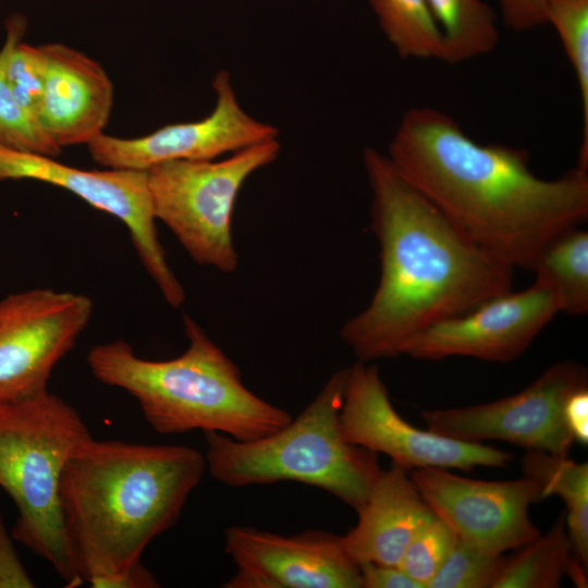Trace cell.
Returning a JSON list of instances; mask_svg holds the SVG:
<instances>
[{"label":"cell","mask_w":588,"mask_h":588,"mask_svg":"<svg viewBox=\"0 0 588 588\" xmlns=\"http://www.w3.org/2000/svg\"><path fill=\"white\" fill-rule=\"evenodd\" d=\"M565 425L574 440L583 445L588 443V385L572 392L563 406Z\"/></svg>","instance_id":"4dcf8cb0"},{"label":"cell","mask_w":588,"mask_h":588,"mask_svg":"<svg viewBox=\"0 0 588 588\" xmlns=\"http://www.w3.org/2000/svg\"><path fill=\"white\" fill-rule=\"evenodd\" d=\"M523 475L541 487L542 499L558 495L565 504L566 525L574 554L588 566V464L544 451L527 450Z\"/></svg>","instance_id":"d6986e66"},{"label":"cell","mask_w":588,"mask_h":588,"mask_svg":"<svg viewBox=\"0 0 588 588\" xmlns=\"http://www.w3.org/2000/svg\"><path fill=\"white\" fill-rule=\"evenodd\" d=\"M503 23L515 32L546 25L547 0H498Z\"/></svg>","instance_id":"83f0119b"},{"label":"cell","mask_w":588,"mask_h":588,"mask_svg":"<svg viewBox=\"0 0 588 588\" xmlns=\"http://www.w3.org/2000/svg\"><path fill=\"white\" fill-rule=\"evenodd\" d=\"M212 88L216 105L204 119L164 125L136 138L102 133L87 144L90 157L103 168L145 171L170 160H213L278 137L277 127L241 107L226 71L216 74Z\"/></svg>","instance_id":"4fadbf2b"},{"label":"cell","mask_w":588,"mask_h":588,"mask_svg":"<svg viewBox=\"0 0 588 588\" xmlns=\"http://www.w3.org/2000/svg\"><path fill=\"white\" fill-rule=\"evenodd\" d=\"M93 588H156L160 587L155 578L143 564L142 561L133 564L125 571L113 576L99 579L89 585Z\"/></svg>","instance_id":"1f68e13d"},{"label":"cell","mask_w":588,"mask_h":588,"mask_svg":"<svg viewBox=\"0 0 588 588\" xmlns=\"http://www.w3.org/2000/svg\"><path fill=\"white\" fill-rule=\"evenodd\" d=\"M346 370L333 372L313 401L277 431L238 441L205 431L206 469L229 487L296 481L358 510L382 469L378 454L347 442L340 428Z\"/></svg>","instance_id":"5b68a950"},{"label":"cell","mask_w":588,"mask_h":588,"mask_svg":"<svg viewBox=\"0 0 588 588\" xmlns=\"http://www.w3.org/2000/svg\"><path fill=\"white\" fill-rule=\"evenodd\" d=\"M5 29L4 74L9 88L17 105L38 121L45 79L41 47L22 40L26 20L21 14L11 15L7 20Z\"/></svg>","instance_id":"cb8c5ba5"},{"label":"cell","mask_w":588,"mask_h":588,"mask_svg":"<svg viewBox=\"0 0 588 588\" xmlns=\"http://www.w3.org/2000/svg\"><path fill=\"white\" fill-rule=\"evenodd\" d=\"M34 581L24 568L0 513V588H32Z\"/></svg>","instance_id":"f1b7e54d"},{"label":"cell","mask_w":588,"mask_h":588,"mask_svg":"<svg viewBox=\"0 0 588 588\" xmlns=\"http://www.w3.org/2000/svg\"><path fill=\"white\" fill-rule=\"evenodd\" d=\"M184 331L187 347L174 358H142L118 339L93 346L87 365L97 380L131 394L160 434L199 429L249 441L292 420L244 384L237 366L189 316H184Z\"/></svg>","instance_id":"277c9868"},{"label":"cell","mask_w":588,"mask_h":588,"mask_svg":"<svg viewBox=\"0 0 588 588\" xmlns=\"http://www.w3.org/2000/svg\"><path fill=\"white\" fill-rule=\"evenodd\" d=\"M556 314L553 297L534 283L425 329L403 345L401 355L424 360L460 356L506 363L522 355Z\"/></svg>","instance_id":"9a60e30c"},{"label":"cell","mask_w":588,"mask_h":588,"mask_svg":"<svg viewBox=\"0 0 588 588\" xmlns=\"http://www.w3.org/2000/svg\"><path fill=\"white\" fill-rule=\"evenodd\" d=\"M396 170L477 245L531 270L554 237L588 218V172L537 176L529 154L473 139L444 111L415 107L389 144Z\"/></svg>","instance_id":"6da1fadb"},{"label":"cell","mask_w":588,"mask_h":588,"mask_svg":"<svg viewBox=\"0 0 588 588\" xmlns=\"http://www.w3.org/2000/svg\"><path fill=\"white\" fill-rule=\"evenodd\" d=\"M224 548L236 565L226 588H362L359 565L330 531L282 536L233 526Z\"/></svg>","instance_id":"5bb4252c"},{"label":"cell","mask_w":588,"mask_h":588,"mask_svg":"<svg viewBox=\"0 0 588 588\" xmlns=\"http://www.w3.org/2000/svg\"><path fill=\"white\" fill-rule=\"evenodd\" d=\"M546 24L555 29L576 77L581 109L576 167L588 171V0H547Z\"/></svg>","instance_id":"603a6c76"},{"label":"cell","mask_w":588,"mask_h":588,"mask_svg":"<svg viewBox=\"0 0 588 588\" xmlns=\"http://www.w3.org/2000/svg\"><path fill=\"white\" fill-rule=\"evenodd\" d=\"M585 385L586 367L562 360L516 394L477 405L425 409L421 417L428 430L451 439L477 443L501 440L567 456L574 440L563 406L572 392Z\"/></svg>","instance_id":"9c48e42d"},{"label":"cell","mask_w":588,"mask_h":588,"mask_svg":"<svg viewBox=\"0 0 588 588\" xmlns=\"http://www.w3.org/2000/svg\"><path fill=\"white\" fill-rule=\"evenodd\" d=\"M503 553L474 546L456 536L427 588H492Z\"/></svg>","instance_id":"d4e9b609"},{"label":"cell","mask_w":588,"mask_h":588,"mask_svg":"<svg viewBox=\"0 0 588 588\" xmlns=\"http://www.w3.org/2000/svg\"><path fill=\"white\" fill-rule=\"evenodd\" d=\"M362 588H424L400 566L359 564Z\"/></svg>","instance_id":"f546056e"},{"label":"cell","mask_w":588,"mask_h":588,"mask_svg":"<svg viewBox=\"0 0 588 588\" xmlns=\"http://www.w3.org/2000/svg\"><path fill=\"white\" fill-rule=\"evenodd\" d=\"M93 301L79 293L32 289L0 299V403L48 391L57 364L90 321Z\"/></svg>","instance_id":"8fae6325"},{"label":"cell","mask_w":588,"mask_h":588,"mask_svg":"<svg viewBox=\"0 0 588 588\" xmlns=\"http://www.w3.org/2000/svg\"><path fill=\"white\" fill-rule=\"evenodd\" d=\"M455 540L453 529L431 510L414 532L399 566L427 588Z\"/></svg>","instance_id":"4316f807"},{"label":"cell","mask_w":588,"mask_h":588,"mask_svg":"<svg viewBox=\"0 0 588 588\" xmlns=\"http://www.w3.org/2000/svg\"><path fill=\"white\" fill-rule=\"evenodd\" d=\"M363 163L380 277L369 304L343 323L340 336L357 360L372 363L401 356L417 333L512 291L515 269L466 236L387 154L366 147Z\"/></svg>","instance_id":"7a4b0ae2"},{"label":"cell","mask_w":588,"mask_h":588,"mask_svg":"<svg viewBox=\"0 0 588 588\" xmlns=\"http://www.w3.org/2000/svg\"><path fill=\"white\" fill-rule=\"evenodd\" d=\"M345 370L339 418L347 442L388 455L408 470L440 467L468 471L504 467L510 462L511 455L502 450L451 439L408 422L393 406L376 364L357 360Z\"/></svg>","instance_id":"ba28073f"},{"label":"cell","mask_w":588,"mask_h":588,"mask_svg":"<svg viewBox=\"0 0 588 588\" xmlns=\"http://www.w3.org/2000/svg\"><path fill=\"white\" fill-rule=\"evenodd\" d=\"M206 470L186 445L85 442L60 482L65 535L78 578L89 585L140 561L180 518Z\"/></svg>","instance_id":"3957f363"},{"label":"cell","mask_w":588,"mask_h":588,"mask_svg":"<svg viewBox=\"0 0 588 588\" xmlns=\"http://www.w3.org/2000/svg\"><path fill=\"white\" fill-rule=\"evenodd\" d=\"M277 138L222 160H170L145 170L154 216L198 265L233 272L238 262L232 236L237 195L246 180L273 162Z\"/></svg>","instance_id":"52a82bcc"},{"label":"cell","mask_w":588,"mask_h":588,"mask_svg":"<svg viewBox=\"0 0 588 588\" xmlns=\"http://www.w3.org/2000/svg\"><path fill=\"white\" fill-rule=\"evenodd\" d=\"M356 512V525L342 536L351 558L358 565L399 566L414 532L431 509L412 480L409 470L392 463L388 469H382Z\"/></svg>","instance_id":"e0dca14e"},{"label":"cell","mask_w":588,"mask_h":588,"mask_svg":"<svg viewBox=\"0 0 588 588\" xmlns=\"http://www.w3.org/2000/svg\"><path fill=\"white\" fill-rule=\"evenodd\" d=\"M445 44L448 63L492 51L500 35L497 14L483 0H427Z\"/></svg>","instance_id":"44dd1931"},{"label":"cell","mask_w":588,"mask_h":588,"mask_svg":"<svg viewBox=\"0 0 588 588\" xmlns=\"http://www.w3.org/2000/svg\"><path fill=\"white\" fill-rule=\"evenodd\" d=\"M33 180L69 191L91 207L119 219L149 277L172 307L185 301V291L170 268L158 237L147 185L142 170H84L56 158L0 145V181Z\"/></svg>","instance_id":"30bf717a"},{"label":"cell","mask_w":588,"mask_h":588,"mask_svg":"<svg viewBox=\"0 0 588 588\" xmlns=\"http://www.w3.org/2000/svg\"><path fill=\"white\" fill-rule=\"evenodd\" d=\"M409 475L428 506L474 546L503 553L540 535L529 507L542 500L541 487L530 477L480 480L440 467L415 468Z\"/></svg>","instance_id":"7c38bea8"},{"label":"cell","mask_w":588,"mask_h":588,"mask_svg":"<svg viewBox=\"0 0 588 588\" xmlns=\"http://www.w3.org/2000/svg\"><path fill=\"white\" fill-rule=\"evenodd\" d=\"M44 90L38 122L60 147L89 144L103 133L113 103V85L102 65L59 42L41 45Z\"/></svg>","instance_id":"2e32d148"},{"label":"cell","mask_w":588,"mask_h":588,"mask_svg":"<svg viewBox=\"0 0 588 588\" xmlns=\"http://www.w3.org/2000/svg\"><path fill=\"white\" fill-rule=\"evenodd\" d=\"M5 56L7 47L3 44L0 48V145L57 158L62 148L12 96L4 74Z\"/></svg>","instance_id":"484cf974"},{"label":"cell","mask_w":588,"mask_h":588,"mask_svg":"<svg viewBox=\"0 0 588 588\" xmlns=\"http://www.w3.org/2000/svg\"><path fill=\"white\" fill-rule=\"evenodd\" d=\"M91 434L79 413L49 391L0 403V488L14 502V540L48 562L70 587L82 584L60 501L65 465Z\"/></svg>","instance_id":"8992f818"},{"label":"cell","mask_w":588,"mask_h":588,"mask_svg":"<svg viewBox=\"0 0 588 588\" xmlns=\"http://www.w3.org/2000/svg\"><path fill=\"white\" fill-rule=\"evenodd\" d=\"M378 23L402 58L445 60V44L427 0H369Z\"/></svg>","instance_id":"7402d4cb"},{"label":"cell","mask_w":588,"mask_h":588,"mask_svg":"<svg viewBox=\"0 0 588 588\" xmlns=\"http://www.w3.org/2000/svg\"><path fill=\"white\" fill-rule=\"evenodd\" d=\"M531 271L535 284L554 299L559 313H588V232L580 226L554 237L540 252Z\"/></svg>","instance_id":"ffe728a7"},{"label":"cell","mask_w":588,"mask_h":588,"mask_svg":"<svg viewBox=\"0 0 588 588\" xmlns=\"http://www.w3.org/2000/svg\"><path fill=\"white\" fill-rule=\"evenodd\" d=\"M566 576L587 587V567L574 554L563 512L546 534L503 558L492 588H558Z\"/></svg>","instance_id":"ac0fdd59"}]
</instances>
